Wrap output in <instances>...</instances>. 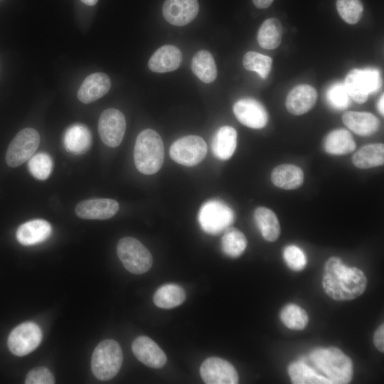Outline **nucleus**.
I'll list each match as a JSON object with an SVG mask.
<instances>
[{
	"mask_svg": "<svg viewBox=\"0 0 384 384\" xmlns=\"http://www.w3.org/2000/svg\"><path fill=\"white\" fill-rule=\"evenodd\" d=\"M283 258L287 267L295 272L304 270L307 264L306 256L303 250L293 245L284 249Z\"/></svg>",
	"mask_w": 384,
	"mask_h": 384,
	"instance_id": "obj_37",
	"label": "nucleus"
},
{
	"mask_svg": "<svg viewBox=\"0 0 384 384\" xmlns=\"http://www.w3.org/2000/svg\"><path fill=\"white\" fill-rule=\"evenodd\" d=\"M314 367L321 371L331 384L349 383L353 375L351 359L337 347L318 348L309 354Z\"/></svg>",
	"mask_w": 384,
	"mask_h": 384,
	"instance_id": "obj_2",
	"label": "nucleus"
},
{
	"mask_svg": "<svg viewBox=\"0 0 384 384\" xmlns=\"http://www.w3.org/2000/svg\"><path fill=\"white\" fill-rule=\"evenodd\" d=\"M119 210L117 201L110 198H97L80 202L75 208L78 217L87 220H106Z\"/></svg>",
	"mask_w": 384,
	"mask_h": 384,
	"instance_id": "obj_15",
	"label": "nucleus"
},
{
	"mask_svg": "<svg viewBox=\"0 0 384 384\" xmlns=\"http://www.w3.org/2000/svg\"><path fill=\"white\" fill-rule=\"evenodd\" d=\"M271 180L278 188L286 190L296 189L304 182V172L296 165L281 164L272 170Z\"/></svg>",
	"mask_w": 384,
	"mask_h": 384,
	"instance_id": "obj_23",
	"label": "nucleus"
},
{
	"mask_svg": "<svg viewBox=\"0 0 384 384\" xmlns=\"http://www.w3.org/2000/svg\"><path fill=\"white\" fill-rule=\"evenodd\" d=\"M98 0H81L82 3L87 6H94L97 4Z\"/></svg>",
	"mask_w": 384,
	"mask_h": 384,
	"instance_id": "obj_43",
	"label": "nucleus"
},
{
	"mask_svg": "<svg viewBox=\"0 0 384 384\" xmlns=\"http://www.w3.org/2000/svg\"><path fill=\"white\" fill-rule=\"evenodd\" d=\"M164 159V148L160 135L154 129H146L137 136L134 160L137 170L143 174L151 175L161 168Z\"/></svg>",
	"mask_w": 384,
	"mask_h": 384,
	"instance_id": "obj_3",
	"label": "nucleus"
},
{
	"mask_svg": "<svg viewBox=\"0 0 384 384\" xmlns=\"http://www.w3.org/2000/svg\"><path fill=\"white\" fill-rule=\"evenodd\" d=\"M224 231L221 240L223 252L232 258L240 257L247 245L245 235L240 230L233 227H229Z\"/></svg>",
	"mask_w": 384,
	"mask_h": 384,
	"instance_id": "obj_32",
	"label": "nucleus"
},
{
	"mask_svg": "<svg viewBox=\"0 0 384 384\" xmlns=\"http://www.w3.org/2000/svg\"><path fill=\"white\" fill-rule=\"evenodd\" d=\"M237 132L230 126L220 127L212 139L211 149L214 156L220 160H228L237 146Z\"/></svg>",
	"mask_w": 384,
	"mask_h": 384,
	"instance_id": "obj_22",
	"label": "nucleus"
},
{
	"mask_svg": "<svg viewBox=\"0 0 384 384\" xmlns=\"http://www.w3.org/2000/svg\"><path fill=\"white\" fill-rule=\"evenodd\" d=\"M318 94L316 89L306 84L294 87L288 94L286 107L294 115H301L309 112L316 104Z\"/></svg>",
	"mask_w": 384,
	"mask_h": 384,
	"instance_id": "obj_17",
	"label": "nucleus"
},
{
	"mask_svg": "<svg viewBox=\"0 0 384 384\" xmlns=\"http://www.w3.org/2000/svg\"><path fill=\"white\" fill-rule=\"evenodd\" d=\"M199 10L197 0H166L162 13L167 22L174 26H182L191 22Z\"/></svg>",
	"mask_w": 384,
	"mask_h": 384,
	"instance_id": "obj_14",
	"label": "nucleus"
},
{
	"mask_svg": "<svg viewBox=\"0 0 384 384\" xmlns=\"http://www.w3.org/2000/svg\"><path fill=\"white\" fill-rule=\"evenodd\" d=\"M352 161L357 168L362 169L383 165V144H370L362 146L353 154Z\"/></svg>",
	"mask_w": 384,
	"mask_h": 384,
	"instance_id": "obj_27",
	"label": "nucleus"
},
{
	"mask_svg": "<svg viewBox=\"0 0 384 384\" xmlns=\"http://www.w3.org/2000/svg\"><path fill=\"white\" fill-rule=\"evenodd\" d=\"M200 375L207 384H236L239 380L234 366L218 357L206 359L200 367Z\"/></svg>",
	"mask_w": 384,
	"mask_h": 384,
	"instance_id": "obj_12",
	"label": "nucleus"
},
{
	"mask_svg": "<svg viewBox=\"0 0 384 384\" xmlns=\"http://www.w3.org/2000/svg\"><path fill=\"white\" fill-rule=\"evenodd\" d=\"M322 286L325 293L334 300H352L364 292L367 278L361 270L348 267L339 257H331L324 265Z\"/></svg>",
	"mask_w": 384,
	"mask_h": 384,
	"instance_id": "obj_1",
	"label": "nucleus"
},
{
	"mask_svg": "<svg viewBox=\"0 0 384 384\" xmlns=\"http://www.w3.org/2000/svg\"><path fill=\"white\" fill-rule=\"evenodd\" d=\"M53 160L46 153L33 155L28 161V169L31 175L38 180L48 178L53 169Z\"/></svg>",
	"mask_w": 384,
	"mask_h": 384,
	"instance_id": "obj_35",
	"label": "nucleus"
},
{
	"mask_svg": "<svg viewBox=\"0 0 384 384\" xmlns=\"http://www.w3.org/2000/svg\"><path fill=\"white\" fill-rule=\"evenodd\" d=\"M117 253L125 269L131 273L143 274L152 266L151 254L134 238H121L117 245Z\"/></svg>",
	"mask_w": 384,
	"mask_h": 384,
	"instance_id": "obj_6",
	"label": "nucleus"
},
{
	"mask_svg": "<svg viewBox=\"0 0 384 384\" xmlns=\"http://www.w3.org/2000/svg\"><path fill=\"white\" fill-rule=\"evenodd\" d=\"M26 384H53L55 378L46 367H37L31 370L25 379Z\"/></svg>",
	"mask_w": 384,
	"mask_h": 384,
	"instance_id": "obj_39",
	"label": "nucleus"
},
{
	"mask_svg": "<svg viewBox=\"0 0 384 384\" xmlns=\"http://www.w3.org/2000/svg\"><path fill=\"white\" fill-rule=\"evenodd\" d=\"M110 87L111 80L107 75L95 73L84 80L78 91V98L82 103H91L107 94Z\"/></svg>",
	"mask_w": 384,
	"mask_h": 384,
	"instance_id": "obj_18",
	"label": "nucleus"
},
{
	"mask_svg": "<svg viewBox=\"0 0 384 384\" xmlns=\"http://www.w3.org/2000/svg\"><path fill=\"white\" fill-rule=\"evenodd\" d=\"M279 318L287 328L292 330H302L309 322L306 311L295 304L285 305L279 313Z\"/></svg>",
	"mask_w": 384,
	"mask_h": 384,
	"instance_id": "obj_33",
	"label": "nucleus"
},
{
	"mask_svg": "<svg viewBox=\"0 0 384 384\" xmlns=\"http://www.w3.org/2000/svg\"><path fill=\"white\" fill-rule=\"evenodd\" d=\"M181 50L172 45H165L158 48L148 62L149 68L154 73H167L176 70L181 65Z\"/></svg>",
	"mask_w": 384,
	"mask_h": 384,
	"instance_id": "obj_20",
	"label": "nucleus"
},
{
	"mask_svg": "<svg viewBox=\"0 0 384 384\" xmlns=\"http://www.w3.org/2000/svg\"><path fill=\"white\" fill-rule=\"evenodd\" d=\"M343 124L360 136H370L380 127V120L367 112L348 111L342 117Z\"/></svg>",
	"mask_w": 384,
	"mask_h": 384,
	"instance_id": "obj_21",
	"label": "nucleus"
},
{
	"mask_svg": "<svg viewBox=\"0 0 384 384\" xmlns=\"http://www.w3.org/2000/svg\"><path fill=\"white\" fill-rule=\"evenodd\" d=\"M242 63L246 70L256 72L261 78L265 79L271 71L272 60L260 53L248 51L243 56Z\"/></svg>",
	"mask_w": 384,
	"mask_h": 384,
	"instance_id": "obj_34",
	"label": "nucleus"
},
{
	"mask_svg": "<svg viewBox=\"0 0 384 384\" xmlns=\"http://www.w3.org/2000/svg\"><path fill=\"white\" fill-rule=\"evenodd\" d=\"M373 343L380 352L384 351V325L381 324L373 334Z\"/></svg>",
	"mask_w": 384,
	"mask_h": 384,
	"instance_id": "obj_40",
	"label": "nucleus"
},
{
	"mask_svg": "<svg viewBox=\"0 0 384 384\" xmlns=\"http://www.w3.org/2000/svg\"><path fill=\"white\" fill-rule=\"evenodd\" d=\"M125 129V117L119 110L109 108L100 114L98 132L102 141L107 146H118L123 139Z\"/></svg>",
	"mask_w": 384,
	"mask_h": 384,
	"instance_id": "obj_11",
	"label": "nucleus"
},
{
	"mask_svg": "<svg viewBox=\"0 0 384 384\" xmlns=\"http://www.w3.org/2000/svg\"><path fill=\"white\" fill-rule=\"evenodd\" d=\"M132 350L135 357L148 367L161 368L166 363L165 353L149 337H137L132 343Z\"/></svg>",
	"mask_w": 384,
	"mask_h": 384,
	"instance_id": "obj_16",
	"label": "nucleus"
},
{
	"mask_svg": "<svg viewBox=\"0 0 384 384\" xmlns=\"http://www.w3.org/2000/svg\"><path fill=\"white\" fill-rule=\"evenodd\" d=\"M288 374L294 384H331L326 377L316 373L302 361L289 364Z\"/></svg>",
	"mask_w": 384,
	"mask_h": 384,
	"instance_id": "obj_31",
	"label": "nucleus"
},
{
	"mask_svg": "<svg viewBox=\"0 0 384 384\" xmlns=\"http://www.w3.org/2000/svg\"><path fill=\"white\" fill-rule=\"evenodd\" d=\"M41 340L40 327L34 322L26 321L11 331L8 338V346L13 354L23 356L33 351Z\"/></svg>",
	"mask_w": 384,
	"mask_h": 384,
	"instance_id": "obj_10",
	"label": "nucleus"
},
{
	"mask_svg": "<svg viewBox=\"0 0 384 384\" xmlns=\"http://www.w3.org/2000/svg\"><path fill=\"white\" fill-rule=\"evenodd\" d=\"M274 0H252L254 5L259 9L269 7Z\"/></svg>",
	"mask_w": 384,
	"mask_h": 384,
	"instance_id": "obj_41",
	"label": "nucleus"
},
{
	"mask_svg": "<svg viewBox=\"0 0 384 384\" xmlns=\"http://www.w3.org/2000/svg\"><path fill=\"white\" fill-rule=\"evenodd\" d=\"M198 220L205 233L218 235L233 223L234 213L222 201L211 199L202 204L198 211Z\"/></svg>",
	"mask_w": 384,
	"mask_h": 384,
	"instance_id": "obj_7",
	"label": "nucleus"
},
{
	"mask_svg": "<svg viewBox=\"0 0 384 384\" xmlns=\"http://www.w3.org/2000/svg\"><path fill=\"white\" fill-rule=\"evenodd\" d=\"M40 143L38 132L33 128L21 130L11 142L6 154L8 166L16 167L28 160Z\"/></svg>",
	"mask_w": 384,
	"mask_h": 384,
	"instance_id": "obj_9",
	"label": "nucleus"
},
{
	"mask_svg": "<svg viewBox=\"0 0 384 384\" xmlns=\"http://www.w3.org/2000/svg\"><path fill=\"white\" fill-rule=\"evenodd\" d=\"M193 73L203 82L210 83L217 76V68L212 54L205 50L197 52L192 58Z\"/></svg>",
	"mask_w": 384,
	"mask_h": 384,
	"instance_id": "obj_28",
	"label": "nucleus"
},
{
	"mask_svg": "<svg viewBox=\"0 0 384 384\" xmlns=\"http://www.w3.org/2000/svg\"><path fill=\"white\" fill-rule=\"evenodd\" d=\"M207 150V144L201 137L188 135L178 139L171 144L169 155L179 164L193 166L203 160Z\"/></svg>",
	"mask_w": 384,
	"mask_h": 384,
	"instance_id": "obj_8",
	"label": "nucleus"
},
{
	"mask_svg": "<svg viewBox=\"0 0 384 384\" xmlns=\"http://www.w3.org/2000/svg\"><path fill=\"white\" fill-rule=\"evenodd\" d=\"M356 143L351 133L345 129L329 132L324 139V149L332 155H345L356 149Z\"/></svg>",
	"mask_w": 384,
	"mask_h": 384,
	"instance_id": "obj_25",
	"label": "nucleus"
},
{
	"mask_svg": "<svg viewBox=\"0 0 384 384\" xmlns=\"http://www.w3.org/2000/svg\"><path fill=\"white\" fill-rule=\"evenodd\" d=\"M329 105L337 110H343L349 105V95L344 83L336 82L329 87L326 92Z\"/></svg>",
	"mask_w": 384,
	"mask_h": 384,
	"instance_id": "obj_38",
	"label": "nucleus"
},
{
	"mask_svg": "<svg viewBox=\"0 0 384 384\" xmlns=\"http://www.w3.org/2000/svg\"><path fill=\"white\" fill-rule=\"evenodd\" d=\"M282 38V25L276 18L266 19L257 33L258 43L265 49L277 48L281 43Z\"/></svg>",
	"mask_w": 384,
	"mask_h": 384,
	"instance_id": "obj_30",
	"label": "nucleus"
},
{
	"mask_svg": "<svg viewBox=\"0 0 384 384\" xmlns=\"http://www.w3.org/2000/svg\"><path fill=\"white\" fill-rule=\"evenodd\" d=\"M254 218L265 240L274 242L280 234V225L276 214L270 208L258 207L255 210Z\"/></svg>",
	"mask_w": 384,
	"mask_h": 384,
	"instance_id": "obj_26",
	"label": "nucleus"
},
{
	"mask_svg": "<svg viewBox=\"0 0 384 384\" xmlns=\"http://www.w3.org/2000/svg\"><path fill=\"white\" fill-rule=\"evenodd\" d=\"M381 84L380 71L373 68L352 69L344 80L349 97L358 104L366 102L370 94L379 90Z\"/></svg>",
	"mask_w": 384,
	"mask_h": 384,
	"instance_id": "obj_5",
	"label": "nucleus"
},
{
	"mask_svg": "<svg viewBox=\"0 0 384 384\" xmlns=\"http://www.w3.org/2000/svg\"><path fill=\"white\" fill-rule=\"evenodd\" d=\"M63 142L68 151L74 154H81L90 147L92 135L86 126L75 124L65 131Z\"/></svg>",
	"mask_w": 384,
	"mask_h": 384,
	"instance_id": "obj_24",
	"label": "nucleus"
},
{
	"mask_svg": "<svg viewBox=\"0 0 384 384\" xmlns=\"http://www.w3.org/2000/svg\"><path fill=\"white\" fill-rule=\"evenodd\" d=\"M383 97H384V95H382L381 97L380 98V100L378 101V107L379 112H380V114H382V115L384 114V108H383L384 100H383Z\"/></svg>",
	"mask_w": 384,
	"mask_h": 384,
	"instance_id": "obj_42",
	"label": "nucleus"
},
{
	"mask_svg": "<svg viewBox=\"0 0 384 384\" xmlns=\"http://www.w3.org/2000/svg\"><path fill=\"white\" fill-rule=\"evenodd\" d=\"M186 299L184 289L176 284L160 287L153 296L154 304L162 309H171L181 305Z\"/></svg>",
	"mask_w": 384,
	"mask_h": 384,
	"instance_id": "obj_29",
	"label": "nucleus"
},
{
	"mask_svg": "<svg viewBox=\"0 0 384 384\" xmlns=\"http://www.w3.org/2000/svg\"><path fill=\"white\" fill-rule=\"evenodd\" d=\"M51 232L52 227L48 221L35 219L26 222L18 227L16 238L23 245H35L46 240Z\"/></svg>",
	"mask_w": 384,
	"mask_h": 384,
	"instance_id": "obj_19",
	"label": "nucleus"
},
{
	"mask_svg": "<svg viewBox=\"0 0 384 384\" xmlns=\"http://www.w3.org/2000/svg\"><path fill=\"white\" fill-rule=\"evenodd\" d=\"M233 110L237 119L247 127L261 129L267 124V112L263 105L255 99H240L234 104Z\"/></svg>",
	"mask_w": 384,
	"mask_h": 384,
	"instance_id": "obj_13",
	"label": "nucleus"
},
{
	"mask_svg": "<svg viewBox=\"0 0 384 384\" xmlns=\"http://www.w3.org/2000/svg\"><path fill=\"white\" fill-rule=\"evenodd\" d=\"M336 9L340 16L349 24L358 23L363 13L361 0H337Z\"/></svg>",
	"mask_w": 384,
	"mask_h": 384,
	"instance_id": "obj_36",
	"label": "nucleus"
},
{
	"mask_svg": "<svg viewBox=\"0 0 384 384\" xmlns=\"http://www.w3.org/2000/svg\"><path fill=\"white\" fill-rule=\"evenodd\" d=\"M122 361L123 353L119 344L112 339L104 340L93 351L92 372L98 380H110L118 373Z\"/></svg>",
	"mask_w": 384,
	"mask_h": 384,
	"instance_id": "obj_4",
	"label": "nucleus"
}]
</instances>
